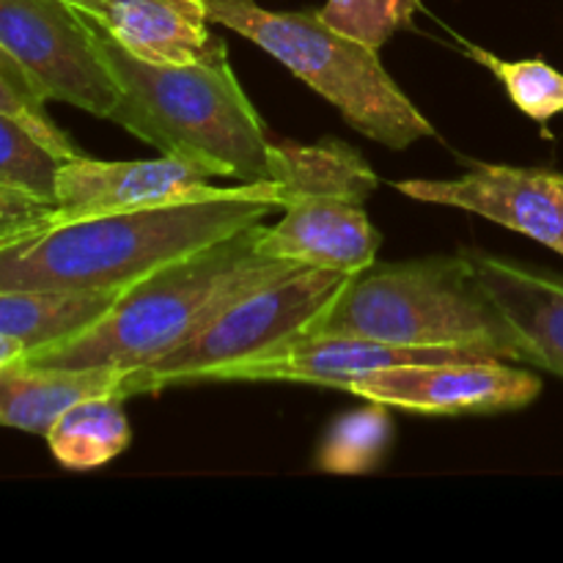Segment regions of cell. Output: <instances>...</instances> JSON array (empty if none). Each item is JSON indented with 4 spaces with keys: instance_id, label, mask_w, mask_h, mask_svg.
Listing matches in <instances>:
<instances>
[{
    "instance_id": "603a6c76",
    "label": "cell",
    "mask_w": 563,
    "mask_h": 563,
    "mask_svg": "<svg viewBox=\"0 0 563 563\" xmlns=\"http://www.w3.org/2000/svg\"><path fill=\"white\" fill-rule=\"evenodd\" d=\"M27 355V346L22 341L9 339V335H0V368L9 366V363L22 361Z\"/></svg>"
},
{
    "instance_id": "44dd1931",
    "label": "cell",
    "mask_w": 563,
    "mask_h": 563,
    "mask_svg": "<svg viewBox=\"0 0 563 563\" xmlns=\"http://www.w3.org/2000/svg\"><path fill=\"white\" fill-rule=\"evenodd\" d=\"M418 9L421 0H328L319 16L335 31L379 49L412 25Z\"/></svg>"
},
{
    "instance_id": "5bb4252c",
    "label": "cell",
    "mask_w": 563,
    "mask_h": 563,
    "mask_svg": "<svg viewBox=\"0 0 563 563\" xmlns=\"http://www.w3.org/2000/svg\"><path fill=\"white\" fill-rule=\"evenodd\" d=\"M93 16L119 47L146 64H196L220 44L203 0H102Z\"/></svg>"
},
{
    "instance_id": "8fae6325",
    "label": "cell",
    "mask_w": 563,
    "mask_h": 563,
    "mask_svg": "<svg viewBox=\"0 0 563 563\" xmlns=\"http://www.w3.org/2000/svg\"><path fill=\"white\" fill-rule=\"evenodd\" d=\"M559 174L517 168V165L478 163L460 179H405L394 190L438 207H454L487 218L504 229L561 251Z\"/></svg>"
},
{
    "instance_id": "3957f363",
    "label": "cell",
    "mask_w": 563,
    "mask_h": 563,
    "mask_svg": "<svg viewBox=\"0 0 563 563\" xmlns=\"http://www.w3.org/2000/svg\"><path fill=\"white\" fill-rule=\"evenodd\" d=\"M262 225L165 264L148 278L126 286L91 328L27 352L22 361L33 366L121 372L152 366L207 328L225 306L300 267L258 253Z\"/></svg>"
},
{
    "instance_id": "5b68a950",
    "label": "cell",
    "mask_w": 563,
    "mask_h": 563,
    "mask_svg": "<svg viewBox=\"0 0 563 563\" xmlns=\"http://www.w3.org/2000/svg\"><path fill=\"white\" fill-rule=\"evenodd\" d=\"M203 3L212 25L229 27L273 55L368 141L401 152L434 135L432 121L383 66L379 49L335 31L319 11H269L256 0Z\"/></svg>"
},
{
    "instance_id": "d4e9b609",
    "label": "cell",
    "mask_w": 563,
    "mask_h": 563,
    "mask_svg": "<svg viewBox=\"0 0 563 563\" xmlns=\"http://www.w3.org/2000/svg\"><path fill=\"white\" fill-rule=\"evenodd\" d=\"M71 3L80 5V9H86V11H91V14H97L99 5H102V0H71Z\"/></svg>"
},
{
    "instance_id": "9c48e42d",
    "label": "cell",
    "mask_w": 563,
    "mask_h": 563,
    "mask_svg": "<svg viewBox=\"0 0 563 563\" xmlns=\"http://www.w3.org/2000/svg\"><path fill=\"white\" fill-rule=\"evenodd\" d=\"M344 394L418 416H495L533 405L542 379L500 357L407 363L363 374Z\"/></svg>"
},
{
    "instance_id": "7c38bea8",
    "label": "cell",
    "mask_w": 563,
    "mask_h": 563,
    "mask_svg": "<svg viewBox=\"0 0 563 563\" xmlns=\"http://www.w3.org/2000/svg\"><path fill=\"white\" fill-rule=\"evenodd\" d=\"M454 357H489L467 350H427L396 346L355 335H306L291 346L253 357L220 374L218 383H300L346 390L352 379L407 363L454 361Z\"/></svg>"
},
{
    "instance_id": "d6986e66",
    "label": "cell",
    "mask_w": 563,
    "mask_h": 563,
    "mask_svg": "<svg viewBox=\"0 0 563 563\" xmlns=\"http://www.w3.org/2000/svg\"><path fill=\"white\" fill-rule=\"evenodd\" d=\"M47 102L49 99L44 97L42 88L33 82V77L25 71V66L0 44V115L25 126L36 141H42L44 146L53 154H58L60 159L82 154L80 148L75 146V141L49 119Z\"/></svg>"
},
{
    "instance_id": "ac0fdd59",
    "label": "cell",
    "mask_w": 563,
    "mask_h": 563,
    "mask_svg": "<svg viewBox=\"0 0 563 563\" xmlns=\"http://www.w3.org/2000/svg\"><path fill=\"white\" fill-rule=\"evenodd\" d=\"M465 49L473 60L487 66L498 77L515 108L528 119H533L537 124H548L553 115L563 113V75L548 60H506L489 49L473 47V44H467Z\"/></svg>"
},
{
    "instance_id": "7402d4cb",
    "label": "cell",
    "mask_w": 563,
    "mask_h": 563,
    "mask_svg": "<svg viewBox=\"0 0 563 563\" xmlns=\"http://www.w3.org/2000/svg\"><path fill=\"white\" fill-rule=\"evenodd\" d=\"M49 207H53V203L42 201V198L20 190V187H11L0 181V231L9 229V225L22 223V220L36 218V214L47 212Z\"/></svg>"
},
{
    "instance_id": "ba28073f",
    "label": "cell",
    "mask_w": 563,
    "mask_h": 563,
    "mask_svg": "<svg viewBox=\"0 0 563 563\" xmlns=\"http://www.w3.org/2000/svg\"><path fill=\"white\" fill-rule=\"evenodd\" d=\"M0 44L49 102L110 119L119 86L102 58L91 11L71 0H0Z\"/></svg>"
},
{
    "instance_id": "7a4b0ae2",
    "label": "cell",
    "mask_w": 563,
    "mask_h": 563,
    "mask_svg": "<svg viewBox=\"0 0 563 563\" xmlns=\"http://www.w3.org/2000/svg\"><path fill=\"white\" fill-rule=\"evenodd\" d=\"M93 22L102 58L119 86V104L108 121L207 176L273 179L267 126L231 69L225 42L196 64H146L119 47L97 16Z\"/></svg>"
},
{
    "instance_id": "cb8c5ba5",
    "label": "cell",
    "mask_w": 563,
    "mask_h": 563,
    "mask_svg": "<svg viewBox=\"0 0 563 563\" xmlns=\"http://www.w3.org/2000/svg\"><path fill=\"white\" fill-rule=\"evenodd\" d=\"M555 187H559V212H561V256H563V176L559 174V179H555Z\"/></svg>"
},
{
    "instance_id": "2e32d148",
    "label": "cell",
    "mask_w": 563,
    "mask_h": 563,
    "mask_svg": "<svg viewBox=\"0 0 563 563\" xmlns=\"http://www.w3.org/2000/svg\"><path fill=\"white\" fill-rule=\"evenodd\" d=\"M121 291H0V335L22 341L27 352L58 344L91 328Z\"/></svg>"
},
{
    "instance_id": "277c9868",
    "label": "cell",
    "mask_w": 563,
    "mask_h": 563,
    "mask_svg": "<svg viewBox=\"0 0 563 563\" xmlns=\"http://www.w3.org/2000/svg\"><path fill=\"white\" fill-rule=\"evenodd\" d=\"M313 335H355L396 346L467 350L522 363L520 341L467 253L377 264L350 280Z\"/></svg>"
},
{
    "instance_id": "ffe728a7",
    "label": "cell",
    "mask_w": 563,
    "mask_h": 563,
    "mask_svg": "<svg viewBox=\"0 0 563 563\" xmlns=\"http://www.w3.org/2000/svg\"><path fill=\"white\" fill-rule=\"evenodd\" d=\"M60 157L22 124L0 115V181L55 207V174Z\"/></svg>"
},
{
    "instance_id": "6da1fadb",
    "label": "cell",
    "mask_w": 563,
    "mask_h": 563,
    "mask_svg": "<svg viewBox=\"0 0 563 563\" xmlns=\"http://www.w3.org/2000/svg\"><path fill=\"white\" fill-rule=\"evenodd\" d=\"M280 207L275 179L218 185L190 201L91 218H55L49 207L0 231V291H124Z\"/></svg>"
},
{
    "instance_id": "52a82bcc",
    "label": "cell",
    "mask_w": 563,
    "mask_h": 563,
    "mask_svg": "<svg viewBox=\"0 0 563 563\" xmlns=\"http://www.w3.org/2000/svg\"><path fill=\"white\" fill-rule=\"evenodd\" d=\"M352 278L341 269L297 267L247 291L170 355L132 372V394L218 383L220 374L240 363L313 335Z\"/></svg>"
},
{
    "instance_id": "30bf717a",
    "label": "cell",
    "mask_w": 563,
    "mask_h": 563,
    "mask_svg": "<svg viewBox=\"0 0 563 563\" xmlns=\"http://www.w3.org/2000/svg\"><path fill=\"white\" fill-rule=\"evenodd\" d=\"M209 179L212 176L168 154L157 159H93L77 154L60 159L49 214L71 220L190 201L218 187Z\"/></svg>"
},
{
    "instance_id": "8992f818",
    "label": "cell",
    "mask_w": 563,
    "mask_h": 563,
    "mask_svg": "<svg viewBox=\"0 0 563 563\" xmlns=\"http://www.w3.org/2000/svg\"><path fill=\"white\" fill-rule=\"evenodd\" d=\"M273 179L284 192V218L262 225L258 253L300 267L363 273L377 262L383 236L366 214L377 190L372 165L346 143H273Z\"/></svg>"
},
{
    "instance_id": "9a60e30c",
    "label": "cell",
    "mask_w": 563,
    "mask_h": 563,
    "mask_svg": "<svg viewBox=\"0 0 563 563\" xmlns=\"http://www.w3.org/2000/svg\"><path fill=\"white\" fill-rule=\"evenodd\" d=\"M130 399L132 372L121 368H58L16 361L0 368V427L47 434L71 405L91 396Z\"/></svg>"
},
{
    "instance_id": "4fadbf2b",
    "label": "cell",
    "mask_w": 563,
    "mask_h": 563,
    "mask_svg": "<svg viewBox=\"0 0 563 563\" xmlns=\"http://www.w3.org/2000/svg\"><path fill=\"white\" fill-rule=\"evenodd\" d=\"M478 284L520 341L522 363L563 377V275L493 253H467Z\"/></svg>"
},
{
    "instance_id": "e0dca14e",
    "label": "cell",
    "mask_w": 563,
    "mask_h": 563,
    "mask_svg": "<svg viewBox=\"0 0 563 563\" xmlns=\"http://www.w3.org/2000/svg\"><path fill=\"white\" fill-rule=\"evenodd\" d=\"M124 401L108 394L71 405L44 434L55 460L69 471H93L124 454L132 443Z\"/></svg>"
}]
</instances>
